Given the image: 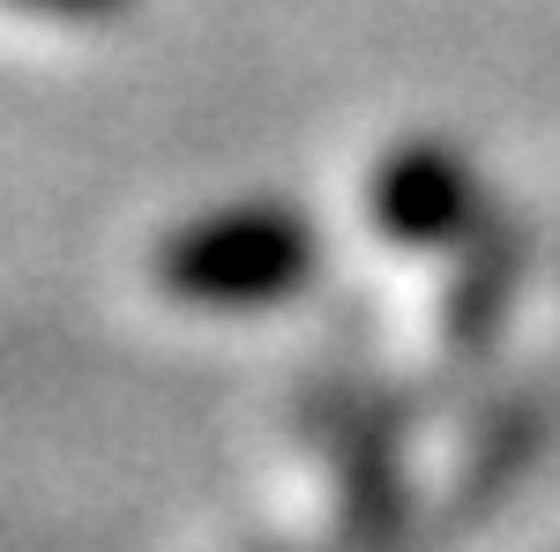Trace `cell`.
<instances>
[{
    "label": "cell",
    "instance_id": "8",
    "mask_svg": "<svg viewBox=\"0 0 560 552\" xmlns=\"http://www.w3.org/2000/svg\"><path fill=\"white\" fill-rule=\"evenodd\" d=\"M292 552H345V545H337V538H329V545H292Z\"/></svg>",
    "mask_w": 560,
    "mask_h": 552
},
{
    "label": "cell",
    "instance_id": "5",
    "mask_svg": "<svg viewBox=\"0 0 560 552\" xmlns=\"http://www.w3.org/2000/svg\"><path fill=\"white\" fill-rule=\"evenodd\" d=\"M486 210H493V195L478 187V165L441 134L388 142L374 179H366V216L404 255H448Z\"/></svg>",
    "mask_w": 560,
    "mask_h": 552
},
{
    "label": "cell",
    "instance_id": "6",
    "mask_svg": "<svg viewBox=\"0 0 560 552\" xmlns=\"http://www.w3.org/2000/svg\"><path fill=\"white\" fill-rule=\"evenodd\" d=\"M31 15H52V23H97V15H120L128 0H15Z\"/></svg>",
    "mask_w": 560,
    "mask_h": 552
},
{
    "label": "cell",
    "instance_id": "4",
    "mask_svg": "<svg viewBox=\"0 0 560 552\" xmlns=\"http://www.w3.org/2000/svg\"><path fill=\"white\" fill-rule=\"evenodd\" d=\"M553 425H560V396L546 374H493L456 411V456H448V478L433 493V522H441L448 545L486 530L516 501L538 456L553 448Z\"/></svg>",
    "mask_w": 560,
    "mask_h": 552
},
{
    "label": "cell",
    "instance_id": "7",
    "mask_svg": "<svg viewBox=\"0 0 560 552\" xmlns=\"http://www.w3.org/2000/svg\"><path fill=\"white\" fill-rule=\"evenodd\" d=\"M240 552H292V538H247Z\"/></svg>",
    "mask_w": 560,
    "mask_h": 552
},
{
    "label": "cell",
    "instance_id": "1",
    "mask_svg": "<svg viewBox=\"0 0 560 552\" xmlns=\"http://www.w3.org/2000/svg\"><path fill=\"white\" fill-rule=\"evenodd\" d=\"M433 419L427 381H396V374H366L351 388L337 433L322 441L329 463V493H337V545L345 552H448L433 508L411 485V433Z\"/></svg>",
    "mask_w": 560,
    "mask_h": 552
},
{
    "label": "cell",
    "instance_id": "3",
    "mask_svg": "<svg viewBox=\"0 0 560 552\" xmlns=\"http://www.w3.org/2000/svg\"><path fill=\"white\" fill-rule=\"evenodd\" d=\"M523 269H530V224L501 202L448 247V277L433 298V359L419 374L433 396V419H456L493 381V359L509 343V321L523 298Z\"/></svg>",
    "mask_w": 560,
    "mask_h": 552
},
{
    "label": "cell",
    "instance_id": "2",
    "mask_svg": "<svg viewBox=\"0 0 560 552\" xmlns=\"http://www.w3.org/2000/svg\"><path fill=\"white\" fill-rule=\"evenodd\" d=\"M314 269H322V224L284 195L202 210L150 247V284L179 306H202V314L284 306L292 292L314 284Z\"/></svg>",
    "mask_w": 560,
    "mask_h": 552
}]
</instances>
